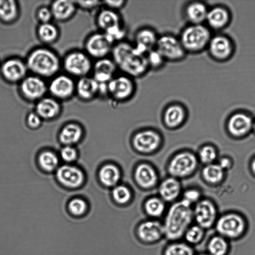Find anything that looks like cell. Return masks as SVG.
Instances as JSON below:
<instances>
[{
	"mask_svg": "<svg viewBox=\"0 0 255 255\" xmlns=\"http://www.w3.org/2000/svg\"><path fill=\"white\" fill-rule=\"evenodd\" d=\"M111 55L118 69L133 79L144 76L150 69L146 55L138 51L133 43L127 41L116 43Z\"/></svg>",
	"mask_w": 255,
	"mask_h": 255,
	"instance_id": "1",
	"label": "cell"
},
{
	"mask_svg": "<svg viewBox=\"0 0 255 255\" xmlns=\"http://www.w3.org/2000/svg\"><path fill=\"white\" fill-rule=\"evenodd\" d=\"M194 219L191 205L182 200L169 208L163 224L164 235L169 240L182 238Z\"/></svg>",
	"mask_w": 255,
	"mask_h": 255,
	"instance_id": "2",
	"label": "cell"
},
{
	"mask_svg": "<svg viewBox=\"0 0 255 255\" xmlns=\"http://www.w3.org/2000/svg\"><path fill=\"white\" fill-rule=\"evenodd\" d=\"M27 69L36 76L53 77L62 67V61L53 51L46 48H38L28 55L26 63Z\"/></svg>",
	"mask_w": 255,
	"mask_h": 255,
	"instance_id": "3",
	"label": "cell"
},
{
	"mask_svg": "<svg viewBox=\"0 0 255 255\" xmlns=\"http://www.w3.org/2000/svg\"><path fill=\"white\" fill-rule=\"evenodd\" d=\"M93 63L84 50L76 49L65 54L62 60V67L66 74L78 79L90 75Z\"/></svg>",
	"mask_w": 255,
	"mask_h": 255,
	"instance_id": "4",
	"label": "cell"
},
{
	"mask_svg": "<svg viewBox=\"0 0 255 255\" xmlns=\"http://www.w3.org/2000/svg\"><path fill=\"white\" fill-rule=\"evenodd\" d=\"M96 23L100 31L110 36L116 43L124 40L126 30L118 11L104 7L98 13Z\"/></svg>",
	"mask_w": 255,
	"mask_h": 255,
	"instance_id": "5",
	"label": "cell"
},
{
	"mask_svg": "<svg viewBox=\"0 0 255 255\" xmlns=\"http://www.w3.org/2000/svg\"><path fill=\"white\" fill-rule=\"evenodd\" d=\"M211 38L209 29L201 24L187 27L179 39L186 51L195 52L208 46Z\"/></svg>",
	"mask_w": 255,
	"mask_h": 255,
	"instance_id": "6",
	"label": "cell"
},
{
	"mask_svg": "<svg viewBox=\"0 0 255 255\" xmlns=\"http://www.w3.org/2000/svg\"><path fill=\"white\" fill-rule=\"evenodd\" d=\"M115 43L110 36L99 31L91 33L86 38L84 50L92 59L96 60L111 55Z\"/></svg>",
	"mask_w": 255,
	"mask_h": 255,
	"instance_id": "7",
	"label": "cell"
},
{
	"mask_svg": "<svg viewBox=\"0 0 255 255\" xmlns=\"http://www.w3.org/2000/svg\"><path fill=\"white\" fill-rule=\"evenodd\" d=\"M216 229L225 239H235L242 236L246 229L244 218L235 213L224 214L217 220Z\"/></svg>",
	"mask_w": 255,
	"mask_h": 255,
	"instance_id": "8",
	"label": "cell"
},
{
	"mask_svg": "<svg viewBox=\"0 0 255 255\" xmlns=\"http://www.w3.org/2000/svg\"><path fill=\"white\" fill-rule=\"evenodd\" d=\"M108 96L118 101H125L134 96L136 85L134 79L125 74L115 75L107 83Z\"/></svg>",
	"mask_w": 255,
	"mask_h": 255,
	"instance_id": "9",
	"label": "cell"
},
{
	"mask_svg": "<svg viewBox=\"0 0 255 255\" xmlns=\"http://www.w3.org/2000/svg\"><path fill=\"white\" fill-rule=\"evenodd\" d=\"M198 161L195 155L188 151L175 155L168 165L169 174L174 178H182L191 175L196 169Z\"/></svg>",
	"mask_w": 255,
	"mask_h": 255,
	"instance_id": "10",
	"label": "cell"
},
{
	"mask_svg": "<svg viewBox=\"0 0 255 255\" xmlns=\"http://www.w3.org/2000/svg\"><path fill=\"white\" fill-rule=\"evenodd\" d=\"M76 81L69 75L57 74L53 77L48 86L51 97L57 100H69L75 95Z\"/></svg>",
	"mask_w": 255,
	"mask_h": 255,
	"instance_id": "11",
	"label": "cell"
},
{
	"mask_svg": "<svg viewBox=\"0 0 255 255\" xmlns=\"http://www.w3.org/2000/svg\"><path fill=\"white\" fill-rule=\"evenodd\" d=\"M155 48L162 54L165 60L176 61L182 59L185 54L180 39L170 35L159 37Z\"/></svg>",
	"mask_w": 255,
	"mask_h": 255,
	"instance_id": "12",
	"label": "cell"
},
{
	"mask_svg": "<svg viewBox=\"0 0 255 255\" xmlns=\"http://www.w3.org/2000/svg\"><path fill=\"white\" fill-rule=\"evenodd\" d=\"M193 211V218L197 225L204 229L210 228L217 221V208L210 200H200Z\"/></svg>",
	"mask_w": 255,
	"mask_h": 255,
	"instance_id": "13",
	"label": "cell"
},
{
	"mask_svg": "<svg viewBox=\"0 0 255 255\" xmlns=\"http://www.w3.org/2000/svg\"><path fill=\"white\" fill-rule=\"evenodd\" d=\"M19 89L24 98L34 101H39L44 97L48 91V87L41 78L35 75L25 77L21 81Z\"/></svg>",
	"mask_w": 255,
	"mask_h": 255,
	"instance_id": "14",
	"label": "cell"
},
{
	"mask_svg": "<svg viewBox=\"0 0 255 255\" xmlns=\"http://www.w3.org/2000/svg\"><path fill=\"white\" fill-rule=\"evenodd\" d=\"M118 69L113 60L108 57L93 63L92 76L100 84H107L116 75Z\"/></svg>",
	"mask_w": 255,
	"mask_h": 255,
	"instance_id": "15",
	"label": "cell"
},
{
	"mask_svg": "<svg viewBox=\"0 0 255 255\" xmlns=\"http://www.w3.org/2000/svg\"><path fill=\"white\" fill-rule=\"evenodd\" d=\"M26 63L17 58H11L5 61L0 68V72L4 79L10 83L22 81L26 73Z\"/></svg>",
	"mask_w": 255,
	"mask_h": 255,
	"instance_id": "16",
	"label": "cell"
},
{
	"mask_svg": "<svg viewBox=\"0 0 255 255\" xmlns=\"http://www.w3.org/2000/svg\"><path fill=\"white\" fill-rule=\"evenodd\" d=\"M158 38L156 32L152 29L141 27L135 32L133 44L138 51L146 55L155 48Z\"/></svg>",
	"mask_w": 255,
	"mask_h": 255,
	"instance_id": "17",
	"label": "cell"
},
{
	"mask_svg": "<svg viewBox=\"0 0 255 255\" xmlns=\"http://www.w3.org/2000/svg\"><path fill=\"white\" fill-rule=\"evenodd\" d=\"M100 84L91 75L76 81L75 95L83 101L91 100L99 95Z\"/></svg>",
	"mask_w": 255,
	"mask_h": 255,
	"instance_id": "18",
	"label": "cell"
},
{
	"mask_svg": "<svg viewBox=\"0 0 255 255\" xmlns=\"http://www.w3.org/2000/svg\"><path fill=\"white\" fill-rule=\"evenodd\" d=\"M208 47L211 55L219 60L229 58L233 49L231 41L227 37L221 35L211 37Z\"/></svg>",
	"mask_w": 255,
	"mask_h": 255,
	"instance_id": "19",
	"label": "cell"
},
{
	"mask_svg": "<svg viewBox=\"0 0 255 255\" xmlns=\"http://www.w3.org/2000/svg\"><path fill=\"white\" fill-rule=\"evenodd\" d=\"M252 118L247 114L238 113L229 119L227 127L229 132L234 136H242L247 134L253 128Z\"/></svg>",
	"mask_w": 255,
	"mask_h": 255,
	"instance_id": "20",
	"label": "cell"
},
{
	"mask_svg": "<svg viewBox=\"0 0 255 255\" xmlns=\"http://www.w3.org/2000/svg\"><path fill=\"white\" fill-rule=\"evenodd\" d=\"M53 18L59 22L71 19L75 14L77 6L75 0H56L50 6Z\"/></svg>",
	"mask_w": 255,
	"mask_h": 255,
	"instance_id": "21",
	"label": "cell"
},
{
	"mask_svg": "<svg viewBox=\"0 0 255 255\" xmlns=\"http://www.w3.org/2000/svg\"><path fill=\"white\" fill-rule=\"evenodd\" d=\"M138 235L145 242H156L164 235L163 225L156 221L145 222L139 226Z\"/></svg>",
	"mask_w": 255,
	"mask_h": 255,
	"instance_id": "22",
	"label": "cell"
},
{
	"mask_svg": "<svg viewBox=\"0 0 255 255\" xmlns=\"http://www.w3.org/2000/svg\"><path fill=\"white\" fill-rule=\"evenodd\" d=\"M56 177L62 184L71 187L79 186L83 180V175L79 169L68 165L59 168L56 172Z\"/></svg>",
	"mask_w": 255,
	"mask_h": 255,
	"instance_id": "23",
	"label": "cell"
},
{
	"mask_svg": "<svg viewBox=\"0 0 255 255\" xmlns=\"http://www.w3.org/2000/svg\"><path fill=\"white\" fill-rule=\"evenodd\" d=\"M134 145L136 148L142 152H150L155 150L159 145V135L152 131H145L138 133L134 137Z\"/></svg>",
	"mask_w": 255,
	"mask_h": 255,
	"instance_id": "24",
	"label": "cell"
},
{
	"mask_svg": "<svg viewBox=\"0 0 255 255\" xmlns=\"http://www.w3.org/2000/svg\"><path fill=\"white\" fill-rule=\"evenodd\" d=\"M59 101L52 97H43L38 101L35 112L42 119H51L56 116L60 111Z\"/></svg>",
	"mask_w": 255,
	"mask_h": 255,
	"instance_id": "25",
	"label": "cell"
},
{
	"mask_svg": "<svg viewBox=\"0 0 255 255\" xmlns=\"http://www.w3.org/2000/svg\"><path fill=\"white\" fill-rule=\"evenodd\" d=\"M181 191V185L177 178L170 177L164 180L159 188L160 195L163 201L172 202L177 199Z\"/></svg>",
	"mask_w": 255,
	"mask_h": 255,
	"instance_id": "26",
	"label": "cell"
},
{
	"mask_svg": "<svg viewBox=\"0 0 255 255\" xmlns=\"http://www.w3.org/2000/svg\"><path fill=\"white\" fill-rule=\"evenodd\" d=\"M229 20L228 11L220 6L214 7L208 10L206 19L209 25L215 29L224 28L229 23Z\"/></svg>",
	"mask_w": 255,
	"mask_h": 255,
	"instance_id": "27",
	"label": "cell"
},
{
	"mask_svg": "<svg viewBox=\"0 0 255 255\" xmlns=\"http://www.w3.org/2000/svg\"><path fill=\"white\" fill-rule=\"evenodd\" d=\"M185 112L179 105H172L166 108L164 114V121L170 128H175L180 125L184 120Z\"/></svg>",
	"mask_w": 255,
	"mask_h": 255,
	"instance_id": "28",
	"label": "cell"
},
{
	"mask_svg": "<svg viewBox=\"0 0 255 255\" xmlns=\"http://www.w3.org/2000/svg\"><path fill=\"white\" fill-rule=\"evenodd\" d=\"M208 11L205 4L199 2H194L188 5L185 13L192 24H201L206 20Z\"/></svg>",
	"mask_w": 255,
	"mask_h": 255,
	"instance_id": "29",
	"label": "cell"
},
{
	"mask_svg": "<svg viewBox=\"0 0 255 255\" xmlns=\"http://www.w3.org/2000/svg\"><path fill=\"white\" fill-rule=\"evenodd\" d=\"M135 177L138 184L145 188L153 186L157 180L155 171L147 164H141L137 167Z\"/></svg>",
	"mask_w": 255,
	"mask_h": 255,
	"instance_id": "30",
	"label": "cell"
},
{
	"mask_svg": "<svg viewBox=\"0 0 255 255\" xmlns=\"http://www.w3.org/2000/svg\"><path fill=\"white\" fill-rule=\"evenodd\" d=\"M18 4L14 0H0V20L5 23L15 21L18 17Z\"/></svg>",
	"mask_w": 255,
	"mask_h": 255,
	"instance_id": "31",
	"label": "cell"
},
{
	"mask_svg": "<svg viewBox=\"0 0 255 255\" xmlns=\"http://www.w3.org/2000/svg\"><path fill=\"white\" fill-rule=\"evenodd\" d=\"M37 35L40 40L47 44L56 42L60 35L58 27L51 22L41 23L37 28Z\"/></svg>",
	"mask_w": 255,
	"mask_h": 255,
	"instance_id": "32",
	"label": "cell"
},
{
	"mask_svg": "<svg viewBox=\"0 0 255 255\" xmlns=\"http://www.w3.org/2000/svg\"><path fill=\"white\" fill-rule=\"evenodd\" d=\"M224 175V170L218 164L214 163L206 165L202 170L203 178L211 184H216L221 182Z\"/></svg>",
	"mask_w": 255,
	"mask_h": 255,
	"instance_id": "33",
	"label": "cell"
},
{
	"mask_svg": "<svg viewBox=\"0 0 255 255\" xmlns=\"http://www.w3.org/2000/svg\"><path fill=\"white\" fill-rule=\"evenodd\" d=\"M207 250L210 255H226L229 245L226 239L220 235L215 236L209 241Z\"/></svg>",
	"mask_w": 255,
	"mask_h": 255,
	"instance_id": "34",
	"label": "cell"
},
{
	"mask_svg": "<svg viewBox=\"0 0 255 255\" xmlns=\"http://www.w3.org/2000/svg\"><path fill=\"white\" fill-rule=\"evenodd\" d=\"M37 162L40 168L45 171L50 172L57 167L58 160L56 155L52 152L44 151L39 154Z\"/></svg>",
	"mask_w": 255,
	"mask_h": 255,
	"instance_id": "35",
	"label": "cell"
},
{
	"mask_svg": "<svg viewBox=\"0 0 255 255\" xmlns=\"http://www.w3.org/2000/svg\"><path fill=\"white\" fill-rule=\"evenodd\" d=\"M102 182L107 186H113L119 180L120 172L118 168L112 165L104 166L100 172Z\"/></svg>",
	"mask_w": 255,
	"mask_h": 255,
	"instance_id": "36",
	"label": "cell"
},
{
	"mask_svg": "<svg viewBox=\"0 0 255 255\" xmlns=\"http://www.w3.org/2000/svg\"><path fill=\"white\" fill-rule=\"evenodd\" d=\"M81 134V130L79 127L75 125H69L62 130L60 139L64 143L71 144L77 141Z\"/></svg>",
	"mask_w": 255,
	"mask_h": 255,
	"instance_id": "37",
	"label": "cell"
},
{
	"mask_svg": "<svg viewBox=\"0 0 255 255\" xmlns=\"http://www.w3.org/2000/svg\"><path fill=\"white\" fill-rule=\"evenodd\" d=\"M163 255H194L192 248L184 243H174L165 249Z\"/></svg>",
	"mask_w": 255,
	"mask_h": 255,
	"instance_id": "38",
	"label": "cell"
},
{
	"mask_svg": "<svg viewBox=\"0 0 255 255\" xmlns=\"http://www.w3.org/2000/svg\"><path fill=\"white\" fill-rule=\"evenodd\" d=\"M145 210L147 214L154 217L161 216L165 210L164 201L161 199L152 198L146 202Z\"/></svg>",
	"mask_w": 255,
	"mask_h": 255,
	"instance_id": "39",
	"label": "cell"
},
{
	"mask_svg": "<svg viewBox=\"0 0 255 255\" xmlns=\"http://www.w3.org/2000/svg\"><path fill=\"white\" fill-rule=\"evenodd\" d=\"M204 229L197 225L190 226L184 236L188 244L196 245L199 243L204 236Z\"/></svg>",
	"mask_w": 255,
	"mask_h": 255,
	"instance_id": "40",
	"label": "cell"
},
{
	"mask_svg": "<svg viewBox=\"0 0 255 255\" xmlns=\"http://www.w3.org/2000/svg\"><path fill=\"white\" fill-rule=\"evenodd\" d=\"M217 156L216 149L211 145H205L202 147L199 151V159L206 165L213 163Z\"/></svg>",
	"mask_w": 255,
	"mask_h": 255,
	"instance_id": "41",
	"label": "cell"
},
{
	"mask_svg": "<svg viewBox=\"0 0 255 255\" xmlns=\"http://www.w3.org/2000/svg\"><path fill=\"white\" fill-rule=\"evenodd\" d=\"M146 56L149 68L157 69L160 67L165 60L155 48L149 51Z\"/></svg>",
	"mask_w": 255,
	"mask_h": 255,
	"instance_id": "42",
	"label": "cell"
},
{
	"mask_svg": "<svg viewBox=\"0 0 255 255\" xmlns=\"http://www.w3.org/2000/svg\"><path fill=\"white\" fill-rule=\"evenodd\" d=\"M113 194L115 200L119 203H125L130 198L129 190L123 186L116 187L114 189Z\"/></svg>",
	"mask_w": 255,
	"mask_h": 255,
	"instance_id": "43",
	"label": "cell"
},
{
	"mask_svg": "<svg viewBox=\"0 0 255 255\" xmlns=\"http://www.w3.org/2000/svg\"><path fill=\"white\" fill-rule=\"evenodd\" d=\"M69 209L73 214L77 216L81 215L86 211V204L83 200L75 199L70 202Z\"/></svg>",
	"mask_w": 255,
	"mask_h": 255,
	"instance_id": "44",
	"label": "cell"
},
{
	"mask_svg": "<svg viewBox=\"0 0 255 255\" xmlns=\"http://www.w3.org/2000/svg\"><path fill=\"white\" fill-rule=\"evenodd\" d=\"M200 197V191L196 189H188L184 192L182 200L191 205L199 201Z\"/></svg>",
	"mask_w": 255,
	"mask_h": 255,
	"instance_id": "45",
	"label": "cell"
},
{
	"mask_svg": "<svg viewBox=\"0 0 255 255\" xmlns=\"http://www.w3.org/2000/svg\"><path fill=\"white\" fill-rule=\"evenodd\" d=\"M78 8L86 11L93 10L102 4V0H75Z\"/></svg>",
	"mask_w": 255,
	"mask_h": 255,
	"instance_id": "46",
	"label": "cell"
},
{
	"mask_svg": "<svg viewBox=\"0 0 255 255\" xmlns=\"http://www.w3.org/2000/svg\"><path fill=\"white\" fill-rule=\"evenodd\" d=\"M125 0H102V4L106 7L116 11L123 8L127 4Z\"/></svg>",
	"mask_w": 255,
	"mask_h": 255,
	"instance_id": "47",
	"label": "cell"
},
{
	"mask_svg": "<svg viewBox=\"0 0 255 255\" xmlns=\"http://www.w3.org/2000/svg\"><path fill=\"white\" fill-rule=\"evenodd\" d=\"M37 17L41 23L50 22L53 18L50 8L43 6L40 8L37 12Z\"/></svg>",
	"mask_w": 255,
	"mask_h": 255,
	"instance_id": "48",
	"label": "cell"
},
{
	"mask_svg": "<svg viewBox=\"0 0 255 255\" xmlns=\"http://www.w3.org/2000/svg\"><path fill=\"white\" fill-rule=\"evenodd\" d=\"M41 122L42 119L36 112L30 113L27 116V124L30 128H39L41 125Z\"/></svg>",
	"mask_w": 255,
	"mask_h": 255,
	"instance_id": "49",
	"label": "cell"
},
{
	"mask_svg": "<svg viewBox=\"0 0 255 255\" xmlns=\"http://www.w3.org/2000/svg\"><path fill=\"white\" fill-rule=\"evenodd\" d=\"M61 155L62 157L65 161H71L76 158V152L74 148L67 146L62 149Z\"/></svg>",
	"mask_w": 255,
	"mask_h": 255,
	"instance_id": "50",
	"label": "cell"
},
{
	"mask_svg": "<svg viewBox=\"0 0 255 255\" xmlns=\"http://www.w3.org/2000/svg\"><path fill=\"white\" fill-rule=\"evenodd\" d=\"M218 164L224 170L228 169L231 167L232 161L229 158L223 157L219 160Z\"/></svg>",
	"mask_w": 255,
	"mask_h": 255,
	"instance_id": "51",
	"label": "cell"
},
{
	"mask_svg": "<svg viewBox=\"0 0 255 255\" xmlns=\"http://www.w3.org/2000/svg\"><path fill=\"white\" fill-rule=\"evenodd\" d=\"M251 167H252V171H253L254 173L255 174V158L253 160V161L252 163Z\"/></svg>",
	"mask_w": 255,
	"mask_h": 255,
	"instance_id": "52",
	"label": "cell"
},
{
	"mask_svg": "<svg viewBox=\"0 0 255 255\" xmlns=\"http://www.w3.org/2000/svg\"><path fill=\"white\" fill-rule=\"evenodd\" d=\"M253 128L255 132V123L253 124Z\"/></svg>",
	"mask_w": 255,
	"mask_h": 255,
	"instance_id": "53",
	"label": "cell"
},
{
	"mask_svg": "<svg viewBox=\"0 0 255 255\" xmlns=\"http://www.w3.org/2000/svg\"><path fill=\"white\" fill-rule=\"evenodd\" d=\"M198 255H210L209 254H199Z\"/></svg>",
	"mask_w": 255,
	"mask_h": 255,
	"instance_id": "54",
	"label": "cell"
}]
</instances>
